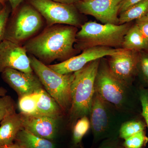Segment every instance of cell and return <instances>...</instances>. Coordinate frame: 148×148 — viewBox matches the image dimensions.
<instances>
[{
    "label": "cell",
    "instance_id": "1",
    "mask_svg": "<svg viewBox=\"0 0 148 148\" xmlns=\"http://www.w3.org/2000/svg\"><path fill=\"white\" fill-rule=\"evenodd\" d=\"M77 32L73 26L52 25L27 41L24 47L27 53L45 65L56 60L63 62L80 52L74 47Z\"/></svg>",
    "mask_w": 148,
    "mask_h": 148
},
{
    "label": "cell",
    "instance_id": "2",
    "mask_svg": "<svg viewBox=\"0 0 148 148\" xmlns=\"http://www.w3.org/2000/svg\"><path fill=\"white\" fill-rule=\"evenodd\" d=\"M101 59L91 61L82 69L74 73L71 85L72 103L69 112L73 126L77 120L89 116L95 94V82Z\"/></svg>",
    "mask_w": 148,
    "mask_h": 148
},
{
    "label": "cell",
    "instance_id": "3",
    "mask_svg": "<svg viewBox=\"0 0 148 148\" xmlns=\"http://www.w3.org/2000/svg\"><path fill=\"white\" fill-rule=\"evenodd\" d=\"M132 25L131 22L121 25L85 22L77 32L74 47L79 51L95 47L122 48L124 36Z\"/></svg>",
    "mask_w": 148,
    "mask_h": 148
},
{
    "label": "cell",
    "instance_id": "4",
    "mask_svg": "<svg viewBox=\"0 0 148 148\" xmlns=\"http://www.w3.org/2000/svg\"><path fill=\"white\" fill-rule=\"evenodd\" d=\"M29 56L32 69L46 91L57 102L64 114L69 113L71 106V85L74 73H58L34 56Z\"/></svg>",
    "mask_w": 148,
    "mask_h": 148
},
{
    "label": "cell",
    "instance_id": "5",
    "mask_svg": "<svg viewBox=\"0 0 148 148\" xmlns=\"http://www.w3.org/2000/svg\"><path fill=\"white\" fill-rule=\"evenodd\" d=\"M101 58L95 82V92L118 110L126 114L130 110L129 87L110 71L107 61Z\"/></svg>",
    "mask_w": 148,
    "mask_h": 148
},
{
    "label": "cell",
    "instance_id": "6",
    "mask_svg": "<svg viewBox=\"0 0 148 148\" xmlns=\"http://www.w3.org/2000/svg\"><path fill=\"white\" fill-rule=\"evenodd\" d=\"M121 113L95 92L89 119L95 143L118 138L120 128L123 123H121L119 115Z\"/></svg>",
    "mask_w": 148,
    "mask_h": 148
},
{
    "label": "cell",
    "instance_id": "7",
    "mask_svg": "<svg viewBox=\"0 0 148 148\" xmlns=\"http://www.w3.org/2000/svg\"><path fill=\"white\" fill-rule=\"evenodd\" d=\"M42 16L31 5L17 8L9 18L4 40L21 45L34 37L42 29Z\"/></svg>",
    "mask_w": 148,
    "mask_h": 148
},
{
    "label": "cell",
    "instance_id": "8",
    "mask_svg": "<svg viewBox=\"0 0 148 148\" xmlns=\"http://www.w3.org/2000/svg\"><path fill=\"white\" fill-rule=\"evenodd\" d=\"M29 1L45 19L47 27L64 24L78 28L83 24L79 12L74 5L65 4L51 0H29Z\"/></svg>",
    "mask_w": 148,
    "mask_h": 148
},
{
    "label": "cell",
    "instance_id": "9",
    "mask_svg": "<svg viewBox=\"0 0 148 148\" xmlns=\"http://www.w3.org/2000/svg\"><path fill=\"white\" fill-rule=\"evenodd\" d=\"M107 61L110 71L120 81L130 86L138 75L139 51L121 48Z\"/></svg>",
    "mask_w": 148,
    "mask_h": 148
},
{
    "label": "cell",
    "instance_id": "10",
    "mask_svg": "<svg viewBox=\"0 0 148 148\" xmlns=\"http://www.w3.org/2000/svg\"><path fill=\"white\" fill-rule=\"evenodd\" d=\"M123 0H80L74 4L79 13L91 15L103 24L119 25V14Z\"/></svg>",
    "mask_w": 148,
    "mask_h": 148
},
{
    "label": "cell",
    "instance_id": "11",
    "mask_svg": "<svg viewBox=\"0 0 148 148\" xmlns=\"http://www.w3.org/2000/svg\"><path fill=\"white\" fill-rule=\"evenodd\" d=\"M27 53L21 45L4 40L0 43V73L7 69L27 73H34Z\"/></svg>",
    "mask_w": 148,
    "mask_h": 148
},
{
    "label": "cell",
    "instance_id": "12",
    "mask_svg": "<svg viewBox=\"0 0 148 148\" xmlns=\"http://www.w3.org/2000/svg\"><path fill=\"white\" fill-rule=\"evenodd\" d=\"M121 48L114 49L105 47H95L86 49L82 53L61 63L47 65L58 73L66 75L77 71L91 61L101 59L116 53Z\"/></svg>",
    "mask_w": 148,
    "mask_h": 148
},
{
    "label": "cell",
    "instance_id": "13",
    "mask_svg": "<svg viewBox=\"0 0 148 148\" xmlns=\"http://www.w3.org/2000/svg\"><path fill=\"white\" fill-rule=\"evenodd\" d=\"M1 77L16 92L18 98L32 94L44 88L34 73L29 74L7 69L1 73Z\"/></svg>",
    "mask_w": 148,
    "mask_h": 148
},
{
    "label": "cell",
    "instance_id": "14",
    "mask_svg": "<svg viewBox=\"0 0 148 148\" xmlns=\"http://www.w3.org/2000/svg\"><path fill=\"white\" fill-rule=\"evenodd\" d=\"M20 113L23 128L43 139L52 141L55 138L58 119L45 116H30Z\"/></svg>",
    "mask_w": 148,
    "mask_h": 148
},
{
    "label": "cell",
    "instance_id": "15",
    "mask_svg": "<svg viewBox=\"0 0 148 148\" xmlns=\"http://www.w3.org/2000/svg\"><path fill=\"white\" fill-rule=\"evenodd\" d=\"M0 145L13 144L16 135L23 128L21 114H10L0 123Z\"/></svg>",
    "mask_w": 148,
    "mask_h": 148
},
{
    "label": "cell",
    "instance_id": "16",
    "mask_svg": "<svg viewBox=\"0 0 148 148\" xmlns=\"http://www.w3.org/2000/svg\"><path fill=\"white\" fill-rule=\"evenodd\" d=\"M37 116H45L58 119L63 111L55 100L44 88L38 90L37 102Z\"/></svg>",
    "mask_w": 148,
    "mask_h": 148
},
{
    "label": "cell",
    "instance_id": "17",
    "mask_svg": "<svg viewBox=\"0 0 148 148\" xmlns=\"http://www.w3.org/2000/svg\"><path fill=\"white\" fill-rule=\"evenodd\" d=\"M122 48L128 50L148 51V41L136 24H132L124 36Z\"/></svg>",
    "mask_w": 148,
    "mask_h": 148
},
{
    "label": "cell",
    "instance_id": "18",
    "mask_svg": "<svg viewBox=\"0 0 148 148\" xmlns=\"http://www.w3.org/2000/svg\"><path fill=\"white\" fill-rule=\"evenodd\" d=\"M15 141L24 148H55L52 141L38 137L24 128L18 132Z\"/></svg>",
    "mask_w": 148,
    "mask_h": 148
},
{
    "label": "cell",
    "instance_id": "19",
    "mask_svg": "<svg viewBox=\"0 0 148 148\" xmlns=\"http://www.w3.org/2000/svg\"><path fill=\"white\" fill-rule=\"evenodd\" d=\"M148 13V0H143L119 14V25L130 23Z\"/></svg>",
    "mask_w": 148,
    "mask_h": 148
},
{
    "label": "cell",
    "instance_id": "20",
    "mask_svg": "<svg viewBox=\"0 0 148 148\" xmlns=\"http://www.w3.org/2000/svg\"><path fill=\"white\" fill-rule=\"evenodd\" d=\"M38 90L30 95L18 98V106L21 113L30 116H37Z\"/></svg>",
    "mask_w": 148,
    "mask_h": 148
},
{
    "label": "cell",
    "instance_id": "21",
    "mask_svg": "<svg viewBox=\"0 0 148 148\" xmlns=\"http://www.w3.org/2000/svg\"><path fill=\"white\" fill-rule=\"evenodd\" d=\"M147 127L145 120L137 119L125 121L120 128L119 137L126 140L138 132L146 130Z\"/></svg>",
    "mask_w": 148,
    "mask_h": 148
},
{
    "label": "cell",
    "instance_id": "22",
    "mask_svg": "<svg viewBox=\"0 0 148 148\" xmlns=\"http://www.w3.org/2000/svg\"><path fill=\"white\" fill-rule=\"evenodd\" d=\"M7 90L0 86V122L6 116L16 112V106L13 99L6 95Z\"/></svg>",
    "mask_w": 148,
    "mask_h": 148
},
{
    "label": "cell",
    "instance_id": "23",
    "mask_svg": "<svg viewBox=\"0 0 148 148\" xmlns=\"http://www.w3.org/2000/svg\"><path fill=\"white\" fill-rule=\"evenodd\" d=\"M73 127V143L75 145H77L81 143L83 138L90 127V119L88 116H83L79 119Z\"/></svg>",
    "mask_w": 148,
    "mask_h": 148
},
{
    "label": "cell",
    "instance_id": "24",
    "mask_svg": "<svg viewBox=\"0 0 148 148\" xmlns=\"http://www.w3.org/2000/svg\"><path fill=\"white\" fill-rule=\"evenodd\" d=\"M148 142L146 130H143L125 140L122 146L125 148H144Z\"/></svg>",
    "mask_w": 148,
    "mask_h": 148
},
{
    "label": "cell",
    "instance_id": "25",
    "mask_svg": "<svg viewBox=\"0 0 148 148\" xmlns=\"http://www.w3.org/2000/svg\"><path fill=\"white\" fill-rule=\"evenodd\" d=\"M138 75L142 82L148 86V51H139V58L138 65Z\"/></svg>",
    "mask_w": 148,
    "mask_h": 148
},
{
    "label": "cell",
    "instance_id": "26",
    "mask_svg": "<svg viewBox=\"0 0 148 148\" xmlns=\"http://www.w3.org/2000/svg\"><path fill=\"white\" fill-rule=\"evenodd\" d=\"M11 12V7L10 3L9 5L6 3L4 8L0 12V43L4 38L7 25Z\"/></svg>",
    "mask_w": 148,
    "mask_h": 148
},
{
    "label": "cell",
    "instance_id": "27",
    "mask_svg": "<svg viewBox=\"0 0 148 148\" xmlns=\"http://www.w3.org/2000/svg\"><path fill=\"white\" fill-rule=\"evenodd\" d=\"M139 99L142 106L141 114L148 128V89L141 88L139 91Z\"/></svg>",
    "mask_w": 148,
    "mask_h": 148
},
{
    "label": "cell",
    "instance_id": "28",
    "mask_svg": "<svg viewBox=\"0 0 148 148\" xmlns=\"http://www.w3.org/2000/svg\"><path fill=\"white\" fill-rule=\"evenodd\" d=\"M135 21V24L138 26L140 32L148 41V14Z\"/></svg>",
    "mask_w": 148,
    "mask_h": 148
},
{
    "label": "cell",
    "instance_id": "29",
    "mask_svg": "<svg viewBox=\"0 0 148 148\" xmlns=\"http://www.w3.org/2000/svg\"><path fill=\"white\" fill-rule=\"evenodd\" d=\"M118 138H110L103 140L97 148H120Z\"/></svg>",
    "mask_w": 148,
    "mask_h": 148
},
{
    "label": "cell",
    "instance_id": "30",
    "mask_svg": "<svg viewBox=\"0 0 148 148\" xmlns=\"http://www.w3.org/2000/svg\"><path fill=\"white\" fill-rule=\"evenodd\" d=\"M142 1L143 0H123L121 4L119 10V14L131 6L134 5Z\"/></svg>",
    "mask_w": 148,
    "mask_h": 148
},
{
    "label": "cell",
    "instance_id": "31",
    "mask_svg": "<svg viewBox=\"0 0 148 148\" xmlns=\"http://www.w3.org/2000/svg\"><path fill=\"white\" fill-rule=\"evenodd\" d=\"M8 1L11 6L12 9L11 14H13L16 11L19 5L24 0H6Z\"/></svg>",
    "mask_w": 148,
    "mask_h": 148
},
{
    "label": "cell",
    "instance_id": "32",
    "mask_svg": "<svg viewBox=\"0 0 148 148\" xmlns=\"http://www.w3.org/2000/svg\"><path fill=\"white\" fill-rule=\"evenodd\" d=\"M56 2L65 4L74 5L80 0H51Z\"/></svg>",
    "mask_w": 148,
    "mask_h": 148
},
{
    "label": "cell",
    "instance_id": "33",
    "mask_svg": "<svg viewBox=\"0 0 148 148\" xmlns=\"http://www.w3.org/2000/svg\"><path fill=\"white\" fill-rule=\"evenodd\" d=\"M0 148H24L17 143H13L8 145H0Z\"/></svg>",
    "mask_w": 148,
    "mask_h": 148
},
{
    "label": "cell",
    "instance_id": "34",
    "mask_svg": "<svg viewBox=\"0 0 148 148\" xmlns=\"http://www.w3.org/2000/svg\"><path fill=\"white\" fill-rule=\"evenodd\" d=\"M5 3H2L0 1V12L3 10V9L4 8L5 6Z\"/></svg>",
    "mask_w": 148,
    "mask_h": 148
},
{
    "label": "cell",
    "instance_id": "35",
    "mask_svg": "<svg viewBox=\"0 0 148 148\" xmlns=\"http://www.w3.org/2000/svg\"><path fill=\"white\" fill-rule=\"evenodd\" d=\"M0 1L3 3H6V0H0Z\"/></svg>",
    "mask_w": 148,
    "mask_h": 148
},
{
    "label": "cell",
    "instance_id": "36",
    "mask_svg": "<svg viewBox=\"0 0 148 148\" xmlns=\"http://www.w3.org/2000/svg\"><path fill=\"white\" fill-rule=\"evenodd\" d=\"M120 148H124V147H123L122 146V147H121Z\"/></svg>",
    "mask_w": 148,
    "mask_h": 148
},
{
    "label": "cell",
    "instance_id": "37",
    "mask_svg": "<svg viewBox=\"0 0 148 148\" xmlns=\"http://www.w3.org/2000/svg\"><path fill=\"white\" fill-rule=\"evenodd\" d=\"M147 14H148V13Z\"/></svg>",
    "mask_w": 148,
    "mask_h": 148
},
{
    "label": "cell",
    "instance_id": "38",
    "mask_svg": "<svg viewBox=\"0 0 148 148\" xmlns=\"http://www.w3.org/2000/svg\"></svg>",
    "mask_w": 148,
    "mask_h": 148
}]
</instances>
